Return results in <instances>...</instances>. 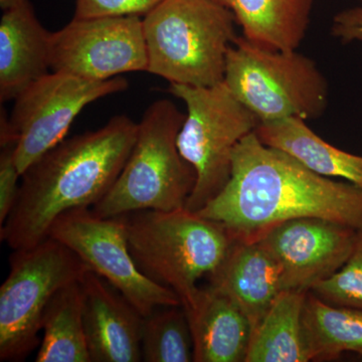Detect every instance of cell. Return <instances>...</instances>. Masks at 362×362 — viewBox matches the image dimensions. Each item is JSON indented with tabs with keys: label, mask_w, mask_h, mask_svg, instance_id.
I'll return each instance as SVG.
<instances>
[{
	"label": "cell",
	"mask_w": 362,
	"mask_h": 362,
	"mask_svg": "<svg viewBox=\"0 0 362 362\" xmlns=\"http://www.w3.org/2000/svg\"><path fill=\"white\" fill-rule=\"evenodd\" d=\"M197 214L223 223L243 240L306 216L361 230L362 188L317 175L289 154L267 146L254 132L233 150L226 187Z\"/></svg>",
	"instance_id": "obj_1"
},
{
	"label": "cell",
	"mask_w": 362,
	"mask_h": 362,
	"mask_svg": "<svg viewBox=\"0 0 362 362\" xmlns=\"http://www.w3.org/2000/svg\"><path fill=\"white\" fill-rule=\"evenodd\" d=\"M138 123L112 117L96 131L65 139L33 162L21 175L18 199L0 238L13 250L49 238L61 214L96 206L108 194L127 161Z\"/></svg>",
	"instance_id": "obj_2"
},
{
	"label": "cell",
	"mask_w": 362,
	"mask_h": 362,
	"mask_svg": "<svg viewBox=\"0 0 362 362\" xmlns=\"http://www.w3.org/2000/svg\"><path fill=\"white\" fill-rule=\"evenodd\" d=\"M123 216L138 269L175 292L183 308L194 304L201 290L197 281L220 268L237 240L223 223L187 209H143Z\"/></svg>",
	"instance_id": "obj_3"
},
{
	"label": "cell",
	"mask_w": 362,
	"mask_h": 362,
	"mask_svg": "<svg viewBox=\"0 0 362 362\" xmlns=\"http://www.w3.org/2000/svg\"><path fill=\"white\" fill-rule=\"evenodd\" d=\"M142 21L148 73L169 84L223 82L226 56L238 39L230 9L214 0H163Z\"/></svg>",
	"instance_id": "obj_4"
},
{
	"label": "cell",
	"mask_w": 362,
	"mask_h": 362,
	"mask_svg": "<svg viewBox=\"0 0 362 362\" xmlns=\"http://www.w3.org/2000/svg\"><path fill=\"white\" fill-rule=\"evenodd\" d=\"M170 100L150 105L138 123L134 146L109 190L92 211L102 218L143 209H185L197 173L180 153L177 135L185 122Z\"/></svg>",
	"instance_id": "obj_5"
},
{
	"label": "cell",
	"mask_w": 362,
	"mask_h": 362,
	"mask_svg": "<svg viewBox=\"0 0 362 362\" xmlns=\"http://www.w3.org/2000/svg\"><path fill=\"white\" fill-rule=\"evenodd\" d=\"M223 82L261 122L317 119L329 101V85L313 59L297 49H266L244 35L228 49Z\"/></svg>",
	"instance_id": "obj_6"
},
{
	"label": "cell",
	"mask_w": 362,
	"mask_h": 362,
	"mask_svg": "<svg viewBox=\"0 0 362 362\" xmlns=\"http://www.w3.org/2000/svg\"><path fill=\"white\" fill-rule=\"evenodd\" d=\"M166 90L187 105L177 148L197 173L185 209L197 213L226 187L232 173L233 150L261 121L233 96L225 82L213 87L169 84Z\"/></svg>",
	"instance_id": "obj_7"
},
{
	"label": "cell",
	"mask_w": 362,
	"mask_h": 362,
	"mask_svg": "<svg viewBox=\"0 0 362 362\" xmlns=\"http://www.w3.org/2000/svg\"><path fill=\"white\" fill-rule=\"evenodd\" d=\"M0 287V361H23L40 344L42 318L52 297L90 271L76 252L49 237L14 250Z\"/></svg>",
	"instance_id": "obj_8"
},
{
	"label": "cell",
	"mask_w": 362,
	"mask_h": 362,
	"mask_svg": "<svg viewBox=\"0 0 362 362\" xmlns=\"http://www.w3.org/2000/svg\"><path fill=\"white\" fill-rule=\"evenodd\" d=\"M49 237L76 252L143 316L157 307L181 305L175 292L156 284L138 269L128 246L125 216L102 218L89 207L71 209L54 221Z\"/></svg>",
	"instance_id": "obj_9"
},
{
	"label": "cell",
	"mask_w": 362,
	"mask_h": 362,
	"mask_svg": "<svg viewBox=\"0 0 362 362\" xmlns=\"http://www.w3.org/2000/svg\"><path fill=\"white\" fill-rule=\"evenodd\" d=\"M128 89L125 78L105 81L47 74L14 99L9 123L18 138L16 160L21 175L65 140L80 112L98 99Z\"/></svg>",
	"instance_id": "obj_10"
},
{
	"label": "cell",
	"mask_w": 362,
	"mask_h": 362,
	"mask_svg": "<svg viewBox=\"0 0 362 362\" xmlns=\"http://www.w3.org/2000/svg\"><path fill=\"white\" fill-rule=\"evenodd\" d=\"M51 69L90 81L147 71L143 21L138 16L74 18L51 35Z\"/></svg>",
	"instance_id": "obj_11"
},
{
	"label": "cell",
	"mask_w": 362,
	"mask_h": 362,
	"mask_svg": "<svg viewBox=\"0 0 362 362\" xmlns=\"http://www.w3.org/2000/svg\"><path fill=\"white\" fill-rule=\"evenodd\" d=\"M357 232L338 221L306 216L283 221L252 240L277 261L284 291H310L346 263Z\"/></svg>",
	"instance_id": "obj_12"
},
{
	"label": "cell",
	"mask_w": 362,
	"mask_h": 362,
	"mask_svg": "<svg viewBox=\"0 0 362 362\" xmlns=\"http://www.w3.org/2000/svg\"><path fill=\"white\" fill-rule=\"evenodd\" d=\"M82 286L83 322L90 362L142 361L144 316L95 272L86 273Z\"/></svg>",
	"instance_id": "obj_13"
},
{
	"label": "cell",
	"mask_w": 362,
	"mask_h": 362,
	"mask_svg": "<svg viewBox=\"0 0 362 362\" xmlns=\"http://www.w3.org/2000/svg\"><path fill=\"white\" fill-rule=\"evenodd\" d=\"M209 278L211 287L230 298L246 314L252 334L284 291L277 261L252 240L237 238L223 263Z\"/></svg>",
	"instance_id": "obj_14"
},
{
	"label": "cell",
	"mask_w": 362,
	"mask_h": 362,
	"mask_svg": "<svg viewBox=\"0 0 362 362\" xmlns=\"http://www.w3.org/2000/svg\"><path fill=\"white\" fill-rule=\"evenodd\" d=\"M51 33L40 25L30 0L4 11L0 21V101H11L49 74Z\"/></svg>",
	"instance_id": "obj_15"
},
{
	"label": "cell",
	"mask_w": 362,
	"mask_h": 362,
	"mask_svg": "<svg viewBox=\"0 0 362 362\" xmlns=\"http://www.w3.org/2000/svg\"><path fill=\"white\" fill-rule=\"evenodd\" d=\"M185 310L194 340V361L246 362L251 324L230 298L209 286Z\"/></svg>",
	"instance_id": "obj_16"
},
{
	"label": "cell",
	"mask_w": 362,
	"mask_h": 362,
	"mask_svg": "<svg viewBox=\"0 0 362 362\" xmlns=\"http://www.w3.org/2000/svg\"><path fill=\"white\" fill-rule=\"evenodd\" d=\"M255 132L267 146L289 154L317 175L342 178L362 188V156L324 141L305 120L291 117L261 122Z\"/></svg>",
	"instance_id": "obj_17"
},
{
	"label": "cell",
	"mask_w": 362,
	"mask_h": 362,
	"mask_svg": "<svg viewBox=\"0 0 362 362\" xmlns=\"http://www.w3.org/2000/svg\"><path fill=\"white\" fill-rule=\"evenodd\" d=\"M230 9L243 35L270 49L294 51L310 23L313 0H214Z\"/></svg>",
	"instance_id": "obj_18"
},
{
	"label": "cell",
	"mask_w": 362,
	"mask_h": 362,
	"mask_svg": "<svg viewBox=\"0 0 362 362\" xmlns=\"http://www.w3.org/2000/svg\"><path fill=\"white\" fill-rule=\"evenodd\" d=\"M302 332L308 361L337 358L346 351L362 356V309L335 306L308 291Z\"/></svg>",
	"instance_id": "obj_19"
},
{
	"label": "cell",
	"mask_w": 362,
	"mask_h": 362,
	"mask_svg": "<svg viewBox=\"0 0 362 362\" xmlns=\"http://www.w3.org/2000/svg\"><path fill=\"white\" fill-rule=\"evenodd\" d=\"M308 291L286 290L252 334L246 362H307L302 312Z\"/></svg>",
	"instance_id": "obj_20"
},
{
	"label": "cell",
	"mask_w": 362,
	"mask_h": 362,
	"mask_svg": "<svg viewBox=\"0 0 362 362\" xmlns=\"http://www.w3.org/2000/svg\"><path fill=\"white\" fill-rule=\"evenodd\" d=\"M82 281L59 290L45 309L37 362H90L84 322Z\"/></svg>",
	"instance_id": "obj_21"
},
{
	"label": "cell",
	"mask_w": 362,
	"mask_h": 362,
	"mask_svg": "<svg viewBox=\"0 0 362 362\" xmlns=\"http://www.w3.org/2000/svg\"><path fill=\"white\" fill-rule=\"evenodd\" d=\"M142 361L192 362L194 340L182 305L160 306L143 318Z\"/></svg>",
	"instance_id": "obj_22"
},
{
	"label": "cell",
	"mask_w": 362,
	"mask_h": 362,
	"mask_svg": "<svg viewBox=\"0 0 362 362\" xmlns=\"http://www.w3.org/2000/svg\"><path fill=\"white\" fill-rule=\"evenodd\" d=\"M310 291L335 306L362 309V230L357 232L356 246L346 263Z\"/></svg>",
	"instance_id": "obj_23"
},
{
	"label": "cell",
	"mask_w": 362,
	"mask_h": 362,
	"mask_svg": "<svg viewBox=\"0 0 362 362\" xmlns=\"http://www.w3.org/2000/svg\"><path fill=\"white\" fill-rule=\"evenodd\" d=\"M162 1L163 0H76L75 18L146 16Z\"/></svg>",
	"instance_id": "obj_24"
},
{
	"label": "cell",
	"mask_w": 362,
	"mask_h": 362,
	"mask_svg": "<svg viewBox=\"0 0 362 362\" xmlns=\"http://www.w3.org/2000/svg\"><path fill=\"white\" fill-rule=\"evenodd\" d=\"M16 145L14 142L0 145V228L13 211L20 190L18 181L21 175L16 160Z\"/></svg>",
	"instance_id": "obj_25"
},
{
	"label": "cell",
	"mask_w": 362,
	"mask_h": 362,
	"mask_svg": "<svg viewBox=\"0 0 362 362\" xmlns=\"http://www.w3.org/2000/svg\"><path fill=\"white\" fill-rule=\"evenodd\" d=\"M331 35L342 44H362V4L340 11L333 18Z\"/></svg>",
	"instance_id": "obj_26"
},
{
	"label": "cell",
	"mask_w": 362,
	"mask_h": 362,
	"mask_svg": "<svg viewBox=\"0 0 362 362\" xmlns=\"http://www.w3.org/2000/svg\"><path fill=\"white\" fill-rule=\"evenodd\" d=\"M28 1V0H0V7H1L2 11H7Z\"/></svg>",
	"instance_id": "obj_27"
},
{
	"label": "cell",
	"mask_w": 362,
	"mask_h": 362,
	"mask_svg": "<svg viewBox=\"0 0 362 362\" xmlns=\"http://www.w3.org/2000/svg\"><path fill=\"white\" fill-rule=\"evenodd\" d=\"M361 4H362V0H361Z\"/></svg>",
	"instance_id": "obj_28"
}]
</instances>
